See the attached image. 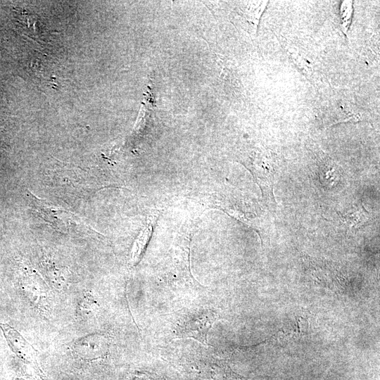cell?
<instances>
[{
    "instance_id": "52a82bcc",
    "label": "cell",
    "mask_w": 380,
    "mask_h": 380,
    "mask_svg": "<svg viewBox=\"0 0 380 380\" xmlns=\"http://www.w3.org/2000/svg\"><path fill=\"white\" fill-rule=\"evenodd\" d=\"M43 268L52 286L57 290L63 289L67 283L65 271L48 259L43 261Z\"/></svg>"
},
{
    "instance_id": "6da1fadb",
    "label": "cell",
    "mask_w": 380,
    "mask_h": 380,
    "mask_svg": "<svg viewBox=\"0 0 380 380\" xmlns=\"http://www.w3.org/2000/svg\"><path fill=\"white\" fill-rule=\"evenodd\" d=\"M21 284L23 289L30 302L41 312L48 314L50 310L48 288L37 272L32 268L25 267Z\"/></svg>"
},
{
    "instance_id": "9c48e42d",
    "label": "cell",
    "mask_w": 380,
    "mask_h": 380,
    "mask_svg": "<svg viewBox=\"0 0 380 380\" xmlns=\"http://www.w3.org/2000/svg\"><path fill=\"white\" fill-rule=\"evenodd\" d=\"M341 26L343 30L346 33L348 27L350 26L352 13H353V6L352 1H344L341 5Z\"/></svg>"
},
{
    "instance_id": "ba28073f",
    "label": "cell",
    "mask_w": 380,
    "mask_h": 380,
    "mask_svg": "<svg viewBox=\"0 0 380 380\" xmlns=\"http://www.w3.org/2000/svg\"><path fill=\"white\" fill-rule=\"evenodd\" d=\"M99 308L96 297L89 291L85 292L77 308V315L81 319L92 317Z\"/></svg>"
},
{
    "instance_id": "277c9868",
    "label": "cell",
    "mask_w": 380,
    "mask_h": 380,
    "mask_svg": "<svg viewBox=\"0 0 380 380\" xmlns=\"http://www.w3.org/2000/svg\"><path fill=\"white\" fill-rule=\"evenodd\" d=\"M0 328L13 351L24 362L36 364V352L17 330L11 326L0 323Z\"/></svg>"
},
{
    "instance_id": "7a4b0ae2",
    "label": "cell",
    "mask_w": 380,
    "mask_h": 380,
    "mask_svg": "<svg viewBox=\"0 0 380 380\" xmlns=\"http://www.w3.org/2000/svg\"><path fill=\"white\" fill-rule=\"evenodd\" d=\"M217 319V315L211 311L196 314L179 326V334L205 344L208 331Z\"/></svg>"
},
{
    "instance_id": "5b68a950",
    "label": "cell",
    "mask_w": 380,
    "mask_h": 380,
    "mask_svg": "<svg viewBox=\"0 0 380 380\" xmlns=\"http://www.w3.org/2000/svg\"><path fill=\"white\" fill-rule=\"evenodd\" d=\"M203 375L208 374V379L213 380H246L243 376L232 371L230 367L223 361L213 362L208 367L201 368Z\"/></svg>"
},
{
    "instance_id": "8992f818",
    "label": "cell",
    "mask_w": 380,
    "mask_h": 380,
    "mask_svg": "<svg viewBox=\"0 0 380 380\" xmlns=\"http://www.w3.org/2000/svg\"><path fill=\"white\" fill-rule=\"evenodd\" d=\"M341 222L349 229H358L370 218V214L365 210L362 203L344 214H340Z\"/></svg>"
},
{
    "instance_id": "3957f363",
    "label": "cell",
    "mask_w": 380,
    "mask_h": 380,
    "mask_svg": "<svg viewBox=\"0 0 380 380\" xmlns=\"http://www.w3.org/2000/svg\"><path fill=\"white\" fill-rule=\"evenodd\" d=\"M107 338L101 334H93L77 339L72 345L74 353L84 360L102 357L108 348Z\"/></svg>"
}]
</instances>
